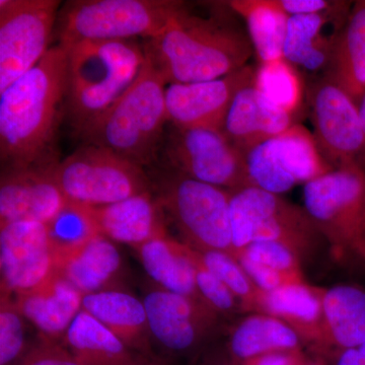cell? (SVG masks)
<instances>
[{
  "label": "cell",
  "mask_w": 365,
  "mask_h": 365,
  "mask_svg": "<svg viewBox=\"0 0 365 365\" xmlns=\"http://www.w3.org/2000/svg\"><path fill=\"white\" fill-rule=\"evenodd\" d=\"M67 48H50L37 66L0 93L2 168L53 165L66 114Z\"/></svg>",
  "instance_id": "6da1fadb"
},
{
  "label": "cell",
  "mask_w": 365,
  "mask_h": 365,
  "mask_svg": "<svg viewBox=\"0 0 365 365\" xmlns=\"http://www.w3.org/2000/svg\"><path fill=\"white\" fill-rule=\"evenodd\" d=\"M227 2L208 16L184 6L144 50L168 85L222 78L248 66L254 49Z\"/></svg>",
  "instance_id": "7a4b0ae2"
},
{
  "label": "cell",
  "mask_w": 365,
  "mask_h": 365,
  "mask_svg": "<svg viewBox=\"0 0 365 365\" xmlns=\"http://www.w3.org/2000/svg\"><path fill=\"white\" fill-rule=\"evenodd\" d=\"M66 47V116L79 136L138 78L145 50L136 40L85 41Z\"/></svg>",
  "instance_id": "3957f363"
},
{
  "label": "cell",
  "mask_w": 365,
  "mask_h": 365,
  "mask_svg": "<svg viewBox=\"0 0 365 365\" xmlns=\"http://www.w3.org/2000/svg\"><path fill=\"white\" fill-rule=\"evenodd\" d=\"M167 86L146 55L143 69L130 88L79 138L83 144L108 148L140 167L153 165L158 160L165 124L169 123Z\"/></svg>",
  "instance_id": "277c9868"
},
{
  "label": "cell",
  "mask_w": 365,
  "mask_h": 365,
  "mask_svg": "<svg viewBox=\"0 0 365 365\" xmlns=\"http://www.w3.org/2000/svg\"><path fill=\"white\" fill-rule=\"evenodd\" d=\"M151 185L184 244L197 251L225 252L235 258L230 191L197 181L169 167Z\"/></svg>",
  "instance_id": "5b68a950"
},
{
  "label": "cell",
  "mask_w": 365,
  "mask_h": 365,
  "mask_svg": "<svg viewBox=\"0 0 365 365\" xmlns=\"http://www.w3.org/2000/svg\"><path fill=\"white\" fill-rule=\"evenodd\" d=\"M178 0H76L59 11V44L153 39L184 6Z\"/></svg>",
  "instance_id": "8992f818"
},
{
  "label": "cell",
  "mask_w": 365,
  "mask_h": 365,
  "mask_svg": "<svg viewBox=\"0 0 365 365\" xmlns=\"http://www.w3.org/2000/svg\"><path fill=\"white\" fill-rule=\"evenodd\" d=\"M365 169L359 165L331 170L304 185V209L341 263L365 266L362 217Z\"/></svg>",
  "instance_id": "52a82bcc"
},
{
  "label": "cell",
  "mask_w": 365,
  "mask_h": 365,
  "mask_svg": "<svg viewBox=\"0 0 365 365\" xmlns=\"http://www.w3.org/2000/svg\"><path fill=\"white\" fill-rule=\"evenodd\" d=\"M230 223L235 259L255 241L269 240L289 249L302 263L327 245L304 207L257 187L230 192Z\"/></svg>",
  "instance_id": "ba28073f"
},
{
  "label": "cell",
  "mask_w": 365,
  "mask_h": 365,
  "mask_svg": "<svg viewBox=\"0 0 365 365\" xmlns=\"http://www.w3.org/2000/svg\"><path fill=\"white\" fill-rule=\"evenodd\" d=\"M54 176L67 201L88 206L119 202L153 190L143 167L93 144L83 143L60 160Z\"/></svg>",
  "instance_id": "9c48e42d"
},
{
  "label": "cell",
  "mask_w": 365,
  "mask_h": 365,
  "mask_svg": "<svg viewBox=\"0 0 365 365\" xmlns=\"http://www.w3.org/2000/svg\"><path fill=\"white\" fill-rule=\"evenodd\" d=\"M143 304L153 350L165 364L187 360L189 365L215 342L222 319L203 302L158 287L146 292Z\"/></svg>",
  "instance_id": "30bf717a"
},
{
  "label": "cell",
  "mask_w": 365,
  "mask_h": 365,
  "mask_svg": "<svg viewBox=\"0 0 365 365\" xmlns=\"http://www.w3.org/2000/svg\"><path fill=\"white\" fill-rule=\"evenodd\" d=\"M160 153L168 167L197 181L230 192L253 187L246 155L220 130L172 126Z\"/></svg>",
  "instance_id": "8fae6325"
},
{
  "label": "cell",
  "mask_w": 365,
  "mask_h": 365,
  "mask_svg": "<svg viewBox=\"0 0 365 365\" xmlns=\"http://www.w3.org/2000/svg\"><path fill=\"white\" fill-rule=\"evenodd\" d=\"M60 1L0 0V93L49 51Z\"/></svg>",
  "instance_id": "7c38bea8"
},
{
  "label": "cell",
  "mask_w": 365,
  "mask_h": 365,
  "mask_svg": "<svg viewBox=\"0 0 365 365\" xmlns=\"http://www.w3.org/2000/svg\"><path fill=\"white\" fill-rule=\"evenodd\" d=\"M314 138L322 157L334 170L365 169V131L359 105L339 86L324 76L307 91Z\"/></svg>",
  "instance_id": "4fadbf2b"
},
{
  "label": "cell",
  "mask_w": 365,
  "mask_h": 365,
  "mask_svg": "<svg viewBox=\"0 0 365 365\" xmlns=\"http://www.w3.org/2000/svg\"><path fill=\"white\" fill-rule=\"evenodd\" d=\"M245 155L253 187L278 195L334 170L322 157L313 134L299 124Z\"/></svg>",
  "instance_id": "5bb4252c"
},
{
  "label": "cell",
  "mask_w": 365,
  "mask_h": 365,
  "mask_svg": "<svg viewBox=\"0 0 365 365\" xmlns=\"http://www.w3.org/2000/svg\"><path fill=\"white\" fill-rule=\"evenodd\" d=\"M0 227L1 294L32 292L56 272L46 223L25 220Z\"/></svg>",
  "instance_id": "9a60e30c"
},
{
  "label": "cell",
  "mask_w": 365,
  "mask_h": 365,
  "mask_svg": "<svg viewBox=\"0 0 365 365\" xmlns=\"http://www.w3.org/2000/svg\"><path fill=\"white\" fill-rule=\"evenodd\" d=\"M255 69L246 66L211 81L173 83L165 90L168 121L177 128L222 131L237 93L254 81Z\"/></svg>",
  "instance_id": "2e32d148"
},
{
  "label": "cell",
  "mask_w": 365,
  "mask_h": 365,
  "mask_svg": "<svg viewBox=\"0 0 365 365\" xmlns=\"http://www.w3.org/2000/svg\"><path fill=\"white\" fill-rule=\"evenodd\" d=\"M56 165L2 168L1 225L25 220L48 223L64 207L67 199L55 179Z\"/></svg>",
  "instance_id": "e0dca14e"
},
{
  "label": "cell",
  "mask_w": 365,
  "mask_h": 365,
  "mask_svg": "<svg viewBox=\"0 0 365 365\" xmlns=\"http://www.w3.org/2000/svg\"><path fill=\"white\" fill-rule=\"evenodd\" d=\"M91 209L98 232L111 241L138 249L151 240L169 235L167 217L153 190Z\"/></svg>",
  "instance_id": "ac0fdd59"
},
{
  "label": "cell",
  "mask_w": 365,
  "mask_h": 365,
  "mask_svg": "<svg viewBox=\"0 0 365 365\" xmlns=\"http://www.w3.org/2000/svg\"><path fill=\"white\" fill-rule=\"evenodd\" d=\"M83 309L107 327L135 354L163 362L153 350L143 300L111 288L85 295Z\"/></svg>",
  "instance_id": "d6986e66"
},
{
  "label": "cell",
  "mask_w": 365,
  "mask_h": 365,
  "mask_svg": "<svg viewBox=\"0 0 365 365\" xmlns=\"http://www.w3.org/2000/svg\"><path fill=\"white\" fill-rule=\"evenodd\" d=\"M294 115L273 107L251 85L235 96L222 132L244 155L294 126Z\"/></svg>",
  "instance_id": "ffe728a7"
},
{
  "label": "cell",
  "mask_w": 365,
  "mask_h": 365,
  "mask_svg": "<svg viewBox=\"0 0 365 365\" xmlns=\"http://www.w3.org/2000/svg\"><path fill=\"white\" fill-rule=\"evenodd\" d=\"M21 314L39 331L41 339L61 342L83 309V294L55 272L32 292L13 297Z\"/></svg>",
  "instance_id": "44dd1931"
},
{
  "label": "cell",
  "mask_w": 365,
  "mask_h": 365,
  "mask_svg": "<svg viewBox=\"0 0 365 365\" xmlns=\"http://www.w3.org/2000/svg\"><path fill=\"white\" fill-rule=\"evenodd\" d=\"M351 2L328 13L289 16L284 43V59L312 72L327 71L338 33L326 32L329 25L343 26Z\"/></svg>",
  "instance_id": "7402d4cb"
},
{
  "label": "cell",
  "mask_w": 365,
  "mask_h": 365,
  "mask_svg": "<svg viewBox=\"0 0 365 365\" xmlns=\"http://www.w3.org/2000/svg\"><path fill=\"white\" fill-rule=\"evenodd\" d=\"M325 288L307 282L287 285L266 292L265 314H271L294 329L304 346L323 357V295Z\"/></svg>",
  "instance_id": "603a6c76"
},
{
  "label": "cell",
  "mask_w": 365,
  "mask_h": 365,
  "mask_svg": "<svg viewBox=\"0 0 365 365\" xmlns=\"http://www.w3.org/2000/svg\"><path fill=\"white\" fill-rule=\"evenodd\" d=\"M324 359L365 342V289L335 285L323 295Z\"/></svg>",
  "instance_id": "cb8c5ba5"
},
{
  "label": "cell",
  "mask_w": 365,
  "mask_h": 365,
  "mask_svg": "<svg viewBox=\"0 0 365 365\" xmlns=\"http://www.w3.org/2000/svg\"><path fill=\"white\" fill-rule=\"evenodd\" d=\"M294 329L271 314H246L228 333L225 349L235 364L268 353L302 350Z\"/></svg>",
  "instance_id": "d4e9b609"
},
{
  "label": "cell",
  "mask_w": 365,
  "mask_h": 365,
  "mask_svg": "<svg viewBox=\"0 0 365 365\" xmlns=\"http://www.w3.org/2000/svg\"><path fill=\"white\" fill-rule=\"evenodd\" d=\"M325 76L359 106L365 95V0L355 2L338 33Z\"/></svg>",
  "instance_id": "484cf974"
},
{
  "label": "cell",
  "mask_w": 365,
  "mask_h": 365,
  "mask_svg": "<svg viewBox=\"0 0 365 365\" xmlns=\"http://www.w3.org/2000/svg\"><path fill=\"white\" fill-rule=\"evenodd\" d=\"M122 266L114 242L102 235L57 264L56 272L85 295L111 289Z\"/></svg>",
  "instance_id": "4316f807"
},
{
  "label": "cell",
  "mask_w": 365,
  "mask_h": 365,
  "mask_svg": "<svg viewBox=\"0 0 365 365\" xmlns=\"http://www.w3.org/2000/svg\"><path fill=\"white\" fill-rule=\"evenodd\" d=\"M136 250L144 270L158 287L204 304L197 290L188 245L165 235L151 240Z\"/></svg>",
  "instance_id": "83f0119b"
},
{
  "label": "cell",
  "mask_w": 365,
  "mask_h": 365,
  "mask_svg": "<svg viewBox=\"0 0 365 365\" xmlns=\"http://www.w3.org/2000/svg\"><path fill=\"white\" fill-rule=\"evenodd\" d=\"M62 344L81 365H133L148 359L131 351L83 309L72 322Z\"/></svg>",
  "instance_id": "f1b7e54d"
},
{
  "label": "cell",
  "mask_w": 365,
  "mask_h": 365,
  "mask_svg": "<svg viewBox=\"0 0 365 365\" xmlns=\"http://www.w3.org/2000/svg\"><path fill=\"white\" fill-rule=\"evenodd\" d=\"M241 16L254 52L260 63L284 59V43L289 16L274 6L272 0H232L225 1Z\"/></svg>",
  "instance_id": "f546056e"
},
{
  "label": "cell",
  "mask_w": 365,
  "mask_h": 365,
  "mask_svg": "<svg viewBox=\"0 0 365 365\" xmlns=\"http://www.w3.org/2000/svg\"><path fill=\"white\" fill-rule=\"evenodd\" d=\"M46 225L56 258V268L62 259L101 235L91 206L71 201H67L64 207Z\"/></svg>",
  "instance_id": "4dcf8cb0"
},
{
  "label": "cell",
  "mask_w": 365,
  "mask_h": 365,
  "mask_svg": "<svg viewBox=\"0 0 365 365\" xmlns=\"http://www.w3.org/2000/svg\"><path fill=\"white\" fill-rule=\"evenodd\" d=\"M253 86L273 107L294 116L299 111L304 86L299 71L287 60L260 63L255 69Z\"/></svg>",
  "instance_id": "1f68e13d"
},
{
  "label": "cell",
  "mask_w": 365,
  "mask_h": 365,
  "mask_svg": "<svg viewBox=\"0 0 365 365\" xmlns=\"http://www.w3.org/2000/svg\"><path fill=\"white\" fill-rule=\"evenodd\" d=\"M199 252L204 265L239 300L245 314H265L266 292L255 284L241 264L232 255L220 251Z\"/></svg>",
  "instance_id": "d6a6232c"
},
{
  "label": "cell",
  "mask_w": 365,
  "mask_h": 365,
  "mask_svg": "<svg viewBox=\"0 0 365 365\" xmlns=\"http://www.w3.org/2000/svg\"><path fill=\"white\" fill-rule=\"evenodd\" d=\"M25 317L11 295L1 294L0 365H21L26 354Z\"/></svg>",
  "instance_id": "836d02e7"
},
{
  "label": "cell",
  "mask_w": 365,
  "mask_h": 365,
  "mask_svg": "<svg viewBox=\"0 0 365 365\" xmlns=\"http://www.w3.org/2000/svg\"><path fill=\"white\" fill-rule=\"evenodd\" d=\"M190 255L195 271V282L198 294L204 304L210 307L220 318L235 319L245 314L241 304L225 284L205 265L197 250L190 247Z\"/></svg>",
  "instance_id": "e575fe53"
},
{
  "label": "cell",
  "mask_w": 365,
  "mask_h": 365,
  "mask_svg": "<svg viewBox=\"0 0 365 365\" xmlns=\"http://www.w3.org/2000/svg\"><path fill=\"white\" fill-rule=\"evenodd\" d=\"M241 257L278 272L304 276L302 262L289 249L278 242L262 240L251 242L237 254V260Z\"/></svg>",
  "instance_id": "d590c367"
},
{
  "label": "cell",
  "mask_w": 365,
  "mask_h": 365,
  "mask_svg": "<svg viewBox=\"0 0 365 365\" xmlns=\"http://www.w3.org/2000/svg\"><path fill=\"white\" fill-rule=\"evenodd\" d=\"M21 365H81L61 342L40 339Z\"/></svg>",
  "instance_id": "8d00e7d4"
},
{
  "label": "cell",
  "mask_w": 365,
  "mask_h": 365,
  "mask_svg": "<svg viewBox=\"0 0 365 365\" xmlns=\"http://www.w3.org/2000/svg\"><path fill=\"white\" fill-rule=\"evenodd\" d=\"M272 2L274 6L288 16L328 13L346 4V1L328 0H272Z\"/></svg>",
  "instance_id": "74e56055"
},
{
  "label": "cell",
  "mask_w": 365,
  "mask_h": 365,
  "mask_svg": "<svg viewBox=\"0 0 365 365\" xmlns=\"http://www.w3.org/2000/svg\"><path fill=\"white\" fill-rule=\"evenodd\" d=\"M302 350L268 353L237 365H294Z\"/></svg>",
  "instance_id": "f35d334b"
},
{
  "label": "cell",
  "mask_w": 365,
  "mask_h": 365,
  "mask_svg": "<svg viewBox=\"0 0 365 365\" xmlns=\"http://www.w3.org/2000/svg\"><path fill=\"white\" fill-rule=\"evenodd\" d=\"M189 365H237L230 359L225 347L210 345Z\"/></svg>",
  "instance_id": "ab89813d"
},
{
  "label": "cell",
  "mask_w": 365,
  "mask_h": 365,
  "mask_svg": "<svg viewBox=\"0 0 365 365\" xmlns=\"http://www.w3.org/2000/svg\"><path fill=\"white\" fill-rule=\"evenodd\" d=\"M332 365H365V342L343 350L331 357Z\"/></svg>",
  "instance_id": "60d3db41"
},
{
  "label": "cell",
  "mask_w": 365,
  "mask_h": 365,
  "mask_svg": "<svg viewBox=\"0 0 365 365\" xmlns=\"http://www.w3.org/2000/svg\"><path fill=\"white\" fill-rule=\"evenodd\" d=\"M294 365H327V361L324 357L319 356V355L314 354L313 356H309L302 351Z\"/></svg>",
  "instance_id": "b9f144b4"
},
{
  "label": "cell",
  "mask_w": 365,
  "mask_h": 365,
  "mask_svg": "<svg viewBox=\"0 0 365 365\" xmlns=\"http://www.w3.org/2000/svg\"><path fill=\"white\" fill-rule=\"evenodd\" d=\"M360 117H361L362 124H364V128L365 131V95L362 98L361 102L359 106Z\"/></svg>",
  "instance_id": "7bdbcfd3"
},
{
  "label": "cell",
  "mask_w": 365,
  "mask_h": 365,
  "mask_svg": "<svg viewBox=\"0 0 365 365\" xmlns=\"http://www.w3.org/2000/svg\"><path fill=\"white\" fill-rule=\"evenodd\" d=\"M362 246L365 255V184H364V217H362Z\"/></svg>",
  "instance_id": "ee69618b"
},
{
  "label": "cell",
  "mask_w": 365,
  "mask_h": 365,
  "mask_svg": "<svg viewBox=\"0 0 365 365\" xmlns=\"http://www.w3.org/2000/svg\"><path fill=\"white\" fill-rule=\"evenodd\" d=\"M133 365H169L167 364H163V362H158L153 361V360L150 359H143L140 361L137 362V364Z\"/></svg>",
  "instance_id": "f6af8a7d"
}]
</instances>
